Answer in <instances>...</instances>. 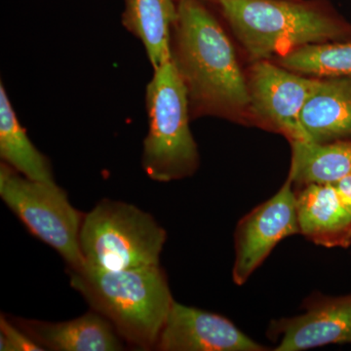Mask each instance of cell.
Segmentation results:
<instances>
[{"instance_id": "1", "label": "cell", "mask_w": 351, "mask_h": 351, "mask_svg": "<svg viewBox=\"0 0 351 351\" xmlns=\"http://www.w3.org/2000/svg\"><path fill=\"white\" fill-rule=\"evenodd\" d=\"M171 61L186 87L191 117H216L250 126L247 76L206 2L179 0Z\"/></svg>"}, {"instance_id": "2", "label": "cell", "mask_w": 351, "mask_h": 351, "mask_svg": "<svg viewBox=\"0 0 351 351\" xmlns=\"http://www.w3.org/2000/svg\"><path fill=\"white\" fill-rule=\"evenodd\" d=\"M221 15L252 62L311 44L351 40V24L329 0H219Z\"/></svg>"}, {"instance_id": "3", "label": "cell", "mask_w": 351, "mask_h": 351, "mask_svg": "<svg viewBox=\"0 0 351 351\" xmlns=\"http://www.w3.org/2000/svg\"><path fill=\"white\" fill-rule=\"evenodd\" d=\"M69 274L71 287L122 339L138 350L156 348L175 302L160 265L108 270L83 263Z\"/></svg>"}, {"instance_id": "4", "label": "cell", "mask_w": 351, "mask_h": 351, "mask_svg": "<svg viewBox=\"0 0 351 351\" xmlns=\"http://www.w3.org/2000/svg\"><path fill=\"white\" fill-rule=\"evenodd\" d=\"M149 132L142 165L156 182L191 177L199 167V152L189 128L188 93L173 62L154 69L145 90Z\"/></svg>"}, {"instance_id": "5", "label": "cell", "mask_w": 351, "mask_h": 351, "mask_svg": "<svg viewBox=\"0 0 351 351\" xmlns=\"http://www.w3.org/2000/svg\"><path fill=\"white\" fill-rule=\"evenodd\" d=\"M166 232L151 214L104 199L84 215L80 243L84 265L122 270L160 265Z\"/></svg>"}, {"instance_id": "6", "label": "cell", "mask_w": 351, "mask_h": 351, "mask_svg": "<svg viewBox=\"0 0 351 351\" xmlns=\"http://www.w3.org/2000/svg\"><path fill=\"white\" fill-rule=\"evenodd\" d=\"M0 196L27 230L56 250L69 269L82 267L80 237L84 215L56 182L34 181L1 162Z\"/></svg>"}, {"instance_id": "7", "label": "cell", "mask_w": 351, "mask_h": 351, "mask_svg": "<svg viewBox=\"0 0 351 351\" xmlns=\"http://www.w3.org/2000/svg\"><path fill=\"white\" fill-rule=\"evenodd\" d=\"M246 76L250 125L280 134L290 144L308 142L301 112L319 78L298 75L271 60L253 62Z\"/></svg>"}, {"instance_id": "8", "label": "cell", "mask_w": 351, "mask_h": 351, "mask_svg": "<svg viewBox=\"0 0 351 351\" xmlns=\"http://www.w3.org/2000/svg\"><path fill=\"white\" fill-rule=\"evenodd\" d=\"M298 233L297 197L294 184L287 178L276 195L252 210L237 225L234 283L243 285L281 240Z\"/></svg>"}, {"instance_id": "9", "label": "cell", "mask_w": 351, "mask_h": 351, "mask_svg": "<svg viewBox=\"0 0 351 351\" xmlns=\"http://www.w3.org/2000/svg\"><path fill=\"white\" fill-rule=\"evenodd\" d=\"M160 351H265L223 316L173 302L157 341Z\"/></svg>"}, {"instance_id": "10", "label": "cell", "mask_w": 351, "mask_h": 351, "mask_svg": "<svg viewBox=\"0 0 351 351\" xmlns=\"http://www.w3.org/2000/svg\"><path fill=\"white\" fill-rule=\"evenodd\" d=\"M270 336L279 337L276 351H300L351 343V294L327 297L314 294L301 315L274 321Z\"/></svg>"}, {"instance_id": "11", "label": "cell", "mask_w": 351, "mask_h": 351, "mask_svg": "<svg viewBox=\"0 0 351 351\" xmlns=\"http://www.w3.org/2000/svg\"><path fill=\"white\" fill-rule=\"evenodd\" d=\"M44 350L117 351L124 348L112 323L96 311L64 322L10 317Z\"/></svg>"}, {"instance_id": "12", "label": "cell", "mask_w": 351, "mask_h": 351, "mask_svg": "<svg viewBox=\"0 0 351 351\" xmlns=\"http://www.w3.org/2000/svg\"><path fill=\"white\" fill-rule=\"evenodd\" d=\"M301 234L327 248L351 244V212L335 184H311L295 191Z\"/></svg>"}, {"instance_id": "13", "label": "cell", "mask_w": 351, "mask_h": 351, "mask_svg": "<svg viewBox=\"0 0 351 351\" xmlns=\"http://www.w3.org/2000/svg\"><path fill=\"white\" fill-rule=\"evenodd\" d=\"M308 142L351 138V77L319 78L301 112Z\"/></svg>"}, {"instance_id": "14", "label": "cell", "mask_w": 351, "mask_h": 351, "mask_svg": "<svg viewBox=\"0 0 351 351\" xmlns=\"http://www.w3.org/2000/svg\"><path fill=\"white\" fill-rule=\"evenodd\" d=\"M178 11L179 0H124L122 25L142 43L154 69L171 60Z\"/></svg>"}, {"instance_id": "15", "label": "cell", "mask_w": 351, "mask_h": 351, "mask_svg": "<svg viewBox=\"0 0 351 351\" xmlns=\"http://www.w3.org/2000/svg\"><path fill=\"white\" fill-rule=\"evenodd\" d=\"M288 178L297 189L311 184H335L351 175V138L316 144L291 143Z\"/></svg>"}, {"instance_id": "16", "label": "cell", "mask_w": 351, "mask_h": 351, "mask_svg": "<svg viewBox=\"0 0 351 351\" xmlns=\"http://www.w3.org/2000/svg\"><path fill=\"white\" fill-rule=\"evenodd\" d=\"M0 157L2 162L34 181L53 182L47 157L32 144L19 119L3 83H0Z\"/></svg>"}, {"instance_id": "17", "label": "cell", "mask_w": 351, "mask_h": 351, "mask_svg": "<svg viewBox=\"0 0 351 351\" xmlns=\"http://www.w3.org/2000/svg\"><path fill=\"white\" fill-rule=\"evenodd\" d=\"M271 61L309 77H351V40L302 46Z\"/></svg>"}, {"instance_id": "18", "label": "cell", "mask_w": 351, "mask_h": 351, "mask_svg": "<svg viewBox=\"0 0 351 351\" xmlns=\"http://www.w3.org/2000/svg\"><path fill=\"white\" fill-rule=\"evenodd\" d=\"M0 350L1 351H43L38 343L16 326L7 316L0 317Z\"/></svg>"}, {"instance_id": "19", "label": "cell", "mask_w": 351, "mask_h": 351, "mask_svg": "<svg viewBox=\"0 0 351 351\" xmlns=\"http://www.w3.org/2000/svg\"><path fill=\"white\" fill-rule=\"evenodd\" d=\"M341 199L351 212V175L335 184Z\"/></svg>"}, {"instance_id": "20", "label": "cell", "mask_w": 351, "mask_h": 351, "mask_svg": "<svg viewBox=\"0 0 351 351\" xmlns=\"http://www.w3.org/2000/svg\"><path fill=\"white\" fill-rule=\"evenodd\" d=\"M202 1H204V2H211V3L216 4L217 2L219 1V0H202Z\"/></svg>"}]
</instances>
